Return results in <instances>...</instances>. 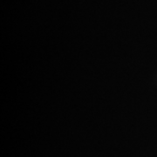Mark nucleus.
I'll return each mask as SVG.
<instances>
[]
</instances>
